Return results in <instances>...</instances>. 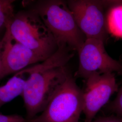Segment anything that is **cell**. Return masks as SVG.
I'll list each match as a JSON object with an SVG mask.
<instances>
[{
	"label": "cell",
	"mask_w": 122,
	"mask_h": 122,
	"mask_svg": "<svg viewBox=\"0 0 122 122\" xmlns=\"http://www.w3.org/2000/svg\"><path fill=\"white\" fill-rule=\"evenodd\" d=\"M83 91L69 73L44 110L28 122H79L83 112Z\"/></svg>",
	"instance_id": "obj_4"
},
{
	"label": "cell",
	"mask_w": 122,
	"mask_h": 122,
	"mask_svg": "<svg viewBox=\"0 0 122 122\" xmlns=\"http://www.w3.org/2000/svg\"><path fill=\"white\" fill-rule=\"evenodd\" d=\"M92 122H122V120L114 116L100 117L94 119Z\"/></svg>",
	"instance_id": "obj_14"
},
{
	"label": "cell",
	"mask_w": 122,
	"mask_h": 122,
	"mask_svg": "<svg viewBox=\"0 0 122 122\" xmlns=\"http://www.w3.org/2000/svg\"><path fill=\"white\" fill-rule=\"evenodd\" d=\"M106 19L109 34L116 38L122 39V2L113 5Z\"/></svg>",
	"instance_id": "obj_10"
},
{
	"label": "cell",
	"mask_w": 122,
	"mask_h": 122,
	"mask_svg": "<svg viewBox=\"0 0 122 122\" xmlns=\"http://www.w3.org/2000/svg\"><path fill=\"white\" fill-rule=\"evenodd\" d=\"M106 1L75 0L67 2L79 29L87 39L101 40L108 39L104 6Z\"/></svg>",
	"instance_id": "obj_5"
},
{
	"label": "cell",
	"mask_w": 122,
	"mask_h": 122,
	"mask_svg": "<svg viewBox=\"0 0 122 122\" xmlns=\"http://www.w3.org/2000/svg\"><path fill=\"white\" fill-rule=\"evenodd\" d=\"M77 52L79 65L75 76L86 80L95 73L116 72L122 74V64L108 54L105 43L101 40L86 39Z\"/></svg>",
	"instance_id": "obj_6"
},
{
	"label": "cell",
	"mask_w": 122,
	"mask_h": 122,
	"mask_svg": "<svg viewBox=\"0 0 122 122\" xmlns=\"http://www.w3.org/2000/svg\"><path fill=\"white\" fill-rule=\"evenodd\" d=\"M65 67H48L39 63L23 70L28 75L21 96L27 119L44 110L69 73Z\"/></svg>",
	"instance_id": "obj_1"
},
{
	"label": "cell",
	"mask_w": 122,
	"mask_h": 122,
	"mask_svg": "<svg viewBox=\"0 0 122 122\" xmlns=\"http://www.w3.org/2000/svg\"><path fill=\"white\" fill-rule=\"evenodd\" d=\"M14 0H0V34L5 33L10 23L14 17Z\"/></svg>",
	"instance_id": "obj_11"
},
{
	"label": "cell",
	"mask_w": 122,
	"mask_h": 122,
	"mask_svg": "<svg viewBox=\"0 0 122 122\" xmlns=\"http://www.w3.org/2000/svg\"><path fill=\"white\" fill-rule=\"evenodd\" d=\"M109 111L115 114L114 116L122 120V85L116 97L108 107Z\"/></svg>",
	"instance_id": "obj_12"
},
{
	"label": "cell",
	"mask_w": 122,
	"mask_h": 122,
	"mask_svg": "<svg viewBox=\"0 0 122 122\" xmlns=\"http://www.w3.org/2000/svg\"><path fill=\"white\" fill-rule=\"evenodd\" d=\"M46 59L18 42L6 30L0 41V80Z\"/></svg>",
	"instance_id": "obj_8"
},
{
	"label": "cell",
	"mask_w": 122,
	"mask_h": 122,
	"mask_svg": "<svg viewBox=\"0 0 122 122\" xmlns=\"http://www.w3.org/2000/svg\"><path fill=\"white\" fill-rule=\"evenodd\" d=\"M7 30L15 40L46 59L58 48L52 34L33 9L15 14Z\"/></svg>",
	"instance_id": "obj_3"
},
{
	"label": "cell",
	"mask_w": 122,
	"mask_h": 122,
	"mask_svg": "<svg viewBox=\"0 0 122 122\" xmlns=\"http://www.w3.org/2000/svg\"><path fill=\"white\" fill-rule=\"evenodd\" d=\"M26 75L22 70L0 86V108L18 96H22L27 79Z\"/></svg>",
	"instance_id": "obj_9"
},
{
	"label": "cell",
	"mask_w": 122,
	"mask_h": 122,
	"mask_svg": "<svg viewBox=\"0 0 122 122\" xmlns=\"http://www.w3.org/2000/svg\"><path fill=\"white\" fill-rule=\"evenodd\" d=\"M83 91V113L84 122H92L96 114L118 91V85L114 73H95L86 80Z\"/></svg>",
	"instance_id": "obj_7"
},
{
	"label": "cell",
	"mask_w": 122,
	"mask_h": 122,
	"mask_svg": "<svg viewBox=\"0 0 122 122\" xmlns=\"http://www.w3.org/2000/svg\"><path fill=\"white\" fill-rule=\"evenodd\" d=\"M32 9L39 15L58 46L66 45L73 51H78L86 38L67 3L59 0L40 1Z\"/></svg>",
	"instance_id": "obj_2"
},
{
	"label": "cell",
	"mask_w": 122,
	"mask_h": 122,
	"mask_svg": "<svg viewBox=\"0 0 122 122\" xmlns=\"http://www.w3.org/2000/svg\"><path fill=\"white\" fill-rule=\"evenodd\" d=\"M0 122H28V120L21 115H5L0 113Z\"/></svg>",
	"instance_id": "obj_13"
}]
</instances>
